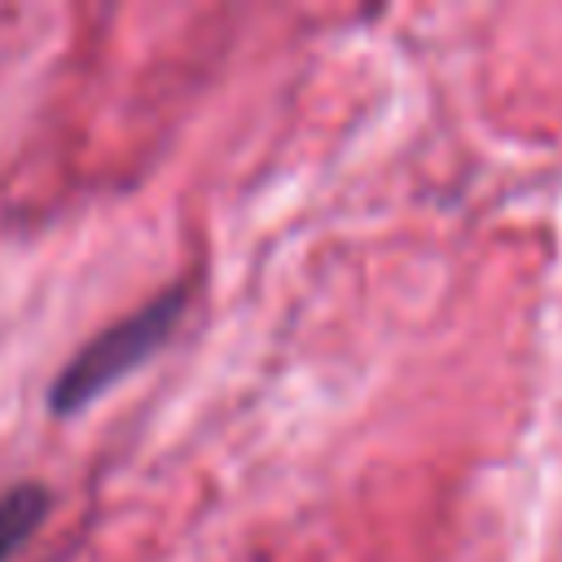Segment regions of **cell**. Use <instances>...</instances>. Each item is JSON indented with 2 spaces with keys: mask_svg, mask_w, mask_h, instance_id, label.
<instances>
[{
  "mask_svg": "<svg viewBox=\"0 0 562 562\" xmlns=\"http://www.w3.org/2000/svg\"><path fill=\"white\" fill-rule=\"evenodd\" d=\"M180 312H184V285L140 303L136 312H127L123 321L101 329L88 347H79V356L53 382V408L57 413H75V408L92 404L101 391H110L119 378L140 369L167 342V334L176 329Z\"/></svg>",
  "mask_w": 562,
  "mask_h": 562,
  "instance_id": "6da1fadb",
  "label": "cell"
},
{
  "mask_svg": "<svg viewBox=\"0 0 562 562\" xmlns=\"http://www.w3.org/2000/svg\"><path fill=\"white\" fill-rule=\"evenodd\" d=\"M44 514H48V492L40 483H22L0 496V562L40 527Z\"/></svg>",
  "mask_w": 562,
  "mask_h": 562,
  "instance_id": "7a4b0ae2",
  "label": "cell"
}]
</instances>
